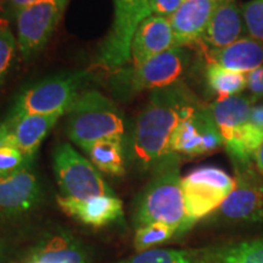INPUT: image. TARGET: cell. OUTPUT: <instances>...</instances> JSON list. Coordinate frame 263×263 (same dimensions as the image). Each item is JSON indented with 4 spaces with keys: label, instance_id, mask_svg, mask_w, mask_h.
Wrapping results in <instances>:
<instances>
[{
    "label": "cell",
    "instance_id": "6da1fadb",
    "mask_svg": "<svg viewBox=\"0 0 263 263\" xmlns=\"http://www.w3.org/2000/svg\"><path fill=\"white\" fill-rule=\"evenodd\" d=\"M185 85L177 83L151 91L127 143V161L139 172H154L170 153V140L180 121L199 107Z\"/></svg>",
    "mask_w": 263,
    "mask_h": 263
},
{
    "label": "cell",
    "instance_id": "7a4b0ae2",
    "mask_svg": "<svg viewBox=\"0 0 263 263\" xmlns=\"http://www.w3.org/2000/svg\"><path fill=\"white\" fill-rule=\"evenodd\" d=\"M179 162V156L171 155L153 172L150 182L134 202L136 228L149 223H163L173 227L176 235L182 236L186 213Z\"/></svg>",
    "mask_w": 263,
    "mask_h": 263
},
{
    "label": "cell",
    "instance_id": "3957f363",
    "mask_svg": "<svg viewBox=\"0 0 263 263\" xmlns=\"http://www.w3.org/2000/svg\"><path fill=\"white\" fill-rule=\"evenodd\" d=\"M66 114L67 136L83 150L106 138L124 140L126 122L122 111L100 91H81Z\"/></svg>",
    "mask_w": 263,
    "mask_h": 263
},
{
    "label": "cell",
    "instance_id": "277c9868",
    "mask_svg": "<svg viewBox=\"0 0 263 263\" xmlns=\"http://www.w3.org/2000/svg\"><path fill=\"white\" fill-rule=\"evenodd\" d=\"M190 65L186 47H174L138 66L114 71L108 88L115 98L128 100L144 90H156L180 83Z\"/></svg>",
    "mask_w": 263,
    "mask_h": 263
},
{
    "label": "cell",
    "instance_id": "5b68a950",
    "mask_svg": "<svg viewBox=\"0 0 263 263\" xmlns=\"http://www.w3.org/2000/svg\"><path fill=\"white\" fill-rule=\"evenodd\" d=\"M252 104L251 98L234 95L219 98L210 105L232 163L254 161L263 144V133L251 122Z\"/></svg>",
    "mask_w": 263,
    "mask_h": 263
},
{
    "label": "cell",
    "instance_id": "8992f818",
    "mask_svg": "<svg viewBox=\"0 0 263 263\" xmlns=\"http://www.w3.org/2000/svg\"><path fill=\"white\" fill-rule=\"evenodd\" d=\"M88 72L78 71L64 73L29 85L16 99L9 115L12 123L27 115H64L67 112L74 99L81 94Z\"/></svg>",
    "mask_w": 263,
    "mask_h": 263
},
{
    "label": "cell",
    "instance_id": "52a82bcc",
    "mask_svg": "<svg viewBox=\"0 0 263 263\" xmlns=\"http://www.w3.org/2000/svg\"><path fill=\"white\" fill-rule=\"evenodd\" d=\"M234 188L209 222L221 226L255 224L263 221V176L254 161L236 162Z\"/></svg>",
    "mask_w": 263,
    "mask_h": 263
},
{
    "label": "cell",
    "instance_id": "ba28073f",
    "mask_svg": "<svg viewBox=\"0 0 263 263\" xmlns=\"http://www.w3.org/2000/svg\"><path fill=\"white\" fill-rule=\"evenodd\" d=\"M234 177L215 166H203L183 177L186 218L182 235L222 205L234 188Z\"/></svg>",
    "mask_w": 263,
    "mask_h": 263
},
{
    "label": "cell",
    "instance_id": "9c48e42d",
    "mask_svg": "<svg viewBox=\"0 0 263 263\" xmlns=\"http://www.w3.org/2000/svg\"><path fill=\"white\" fill-rule=\"evenodd\" d=\"M114 5L112 26L98 52L99 65L110 71L129 65L134 34L141 22L153 15L149 0H114Z\"/></svg>",
    "mask_w": 263,
    "mask_h": 263
},
{
    "label": "cell",
    "instance_id": "30bf717a",
    "mask_svg": "<svg viewBox=\"0 0 263 263\" xmlns=\"http://www.w3.org/2000/svg\"><path fill=\"white\" fill-rule=\"evenodd\" d=\"M52 166L62 196L76 200L115 196V192L105 182L97 167L70 144H60L55 147Z\"/></svg>",
    "mask_w": 263,
    "mask_h": 263
},
{
    "label": "cell",
    "instance_id": "8fae6325",
    "mask_svg": "<svg viewBox=\"0 0 263 263\" xmlns=\"http://www.w3.org/2000/svg\"><path fill=\"white\" fill-rule=\"evenodd\" d=\"M68 0H39L16 16L17 45L22 58L29 59L47 45L64 14Z\"/></svg>",
    "mask_w": 263,
    "mask_h": 263
},
{
    "label": "cell",
    "instance_id": "7c38bea8",
    "mask_svg": "<svg viewBox=\"0 0 263 263\" xmlns=\"http://www.w3.org/2000/svg\"><path fill=\"white\" fill-rule=\"evenodd\" d=\"M222 145L223 139L210 106H199L173 130L170 153L179 157H197L209 155Z\"/></svg>",
    "mask_w": 263,
    "mask_h": 263
},
{
    "label": "cell",
    "instance_id": "4fadbf2b",
    "mask_svg": "<svg viewBox=\"0 0 263 263\" xmlns=\"http://www.w3.org/2000/svg\"><path fill=\"white\" fill-rule=\"evenodd\" d=\"M43 190L37 174L28 163L24 168L0 179V224L16 221L42 201Z\"/></svg>",
    "mask_w": 263,
    "mask_h": 263
},
{
    "label": "cell",
    "instance_id": "5bb4252c",
    "mask_svg": "<svg viewBox=\"0 0 263 263\" xmlns=\"http://www.w3.org/2000/svg\"><path fill=\"white\" fill-rule=\"evenodd\" d=\"M174 47H177L176 37L170 18L151 15L141 22L134 34L129 65L144 64Z\"/></svg>",
    "mask_w": 263,
    "mask_h": 263
},
{
    "label": "cell",
    "instance_id": "9a60e30c",
    "mask_svg": "<svg viewBox=\"0 0 263 263\" xmlns=\"http://www.w3.org/2000/svg\"><path fill=\"white\" fill-rule=\"evenodd\" d=\"M58 203L66 215L85 226L100 228L123 221L122 201L116 195L95 196L87 200L59 196Z\"/></svg>",
    "mask_w": 263,
    "mask_h": 263
},
{
    "label": "cell",
    "instance_id": "2e32d148",
    "mask_svg": "<svg viewBox=\"0 0 263 263\" xmlns=\"http://www.w3.org/2000/svg\"><path fill=\"white\" fill-rule=\"evenodd\" d=\"M223 0H185L170 18L177 47L199 44Z\"/></svg>",
    "mask_w": 263,
    "mask_h": 263
},
{
    "label": "cell",
    "instance_id": "e0dca14e",
    "mask_svg": "<svg viewBox=\"0 0 263 263\" xmlns=\"http://www.w3.org/2000/svg\"><path fill=\"white\" fill-rule=\"evenodd\" d=\"M244 34L246 28L241 6L235 0H223L216 9L199 44H202L207 51L219 50L244 38Z\"/></svg>",
    "mask_w": 263,
    "mask_h": 263
},
{
    "label": "cell",
    "instance_id": "ac0fdd59",
    "mask_svg": "<svg viewBox=\"0 0 263 263\" xmlns=\"http://www.w3.org/2000/svg\"><path fill=\"white\" fill-rule=\"evenodd\" d=\"M207 58L210 64L219 65L229 71L249 73L263 66V44L244 37L219 50L207 51Z\"/></svg>",
    "mask_w": 263,
    "mask_h": 263
},
{
    "label": "cell",
    "instance_id": "d6986e66",
    "mask_svg": "<svg viewBox=\"0 0 263 263\" xmlns=\"http://www.w3.org/2000/svg\"><path fill=\"white\" fill-rule=\"evenodd\" d=\"M62 115H27L14 123L11 139L14 145L28 159L35 153L49 132L59 122Z\"/></svg>",
    "mask_w": 263,
    "mask_h": 263
},
{
    "label": "cell",
    "instance_id": "ffe728a7",
    "mask_svg": "<svg viewBox=\"0 0 263 263\" xmlns=\"http://www.w3.org/2000/svg\"><path fill=\"white\" fill-rule=\"evenodd\" d=\"M83 246L67 233L45 236L33 250L29 263H87Z\"/></svg>",
    "mask_w": 263,
    "mask_h": 263
},
{
    "label": "cell",
    "instance_id": "44dd1931",
    "mask_svg": "<svg viewBox=\"0 0 263 263\" xmlns=\"http://www.w3.org/2000/svg\"><path fill=\"white\" fill-rule=\"evenodd\" d=\"M223 245L199 249L149 250L118 263H215Z\"/></svg>",
    "mask_w": 263,
    "mask_h": 263
},
{
    "label": "cell",
    "instance_id": "7402d4cb",
    "mask_svg": "<svg viewBox=\"0 0 263 263\" xmlns=\"http://www.w3.org/2000/svg\"><path fill=\"white\" fill-rule=\"evenodd\" d=\"M123 139L106 138L95 141L84 151L89 156L90 162L100 172L108 176L121 177L126 172L127 155Z\"/></svg>",
    "mask_w": 263,
    "mask_h": 263
},
{
    "label": "cell",
    "instance_id": "603a6c76",
    "mask_svg": "<svg viewBox=\"0 0 263 263\" xmlns=\"http://www.w3.org/2000/svg\"><path fill=\"white\" fill-rule=\"evenodd\" d=\"M206 82L209 89L218 99L239 95L248 84L246 73L229 71L216 64H209L206 70Z\"/></svg>",
    "mask_w": 263,
    "mask_h": 263
},
{
    "label": "cell",
    "instance_id": "cb8c5ba5",
    "mask_svg": "<svg viewBox=\"0 0 263 263\" xmlns=\"http://www.w3.org/2000/svg\"><path fill=\"white\" fill-rule=\"evenodd\" d=\"M215 263H263V239L223 245Z\"/></svg>",
    "mask_w": 263,
    "mask_h": 263
},
{
    "label": "cell",
    "instance_id": "d4e9b609",
    "mask_svg": "<svg viewBox=\"0 0 263 263\" xmlns=\"http://www.w3.org/2000/svg\"><path fill=\"white\" fill-rule=\"evenodd\" d=\"M177 230L163 223H149L137 228L134 236V249L137 252L149 251L157 245L170 241L176 236Z\"/></svg>",
    "mask_w": 263,
    "mask_h": 263
},
{
    "label": "cell",
    "instance_id": "484cf974",
    "mask_svg": "<svg viewBox=\"0 0 263 263\" xmlns=\"http://www.w3.org/2000/svg\"><path fill=\"white\" fill-rule=\"evenodd\" d=\"M18 48L17 39L8 26H0V87L11 70Z\"/></svg>",
    "mask_w": 263,
    "mask_h": 263
},
{
    "label": "cell",
    "instance_id": "4316f807",
    "mask_svg": "<svg viewBox=\"0 0 263 263\" xmlns=\"http://www.w3.org/2000/svg\"><path fill=\"white\" fill-rule=\"evenodd\" d=\"M246 34L263 44V0H251L241 6Z\"/></svg>",
    "mask_w": 263,
    "mask_h": 263
},
{
    "label": "cell",
    "instance_id": "83f0119b",
    "mask_svg": "<svg viewBox=\"0 0 263 263\" xmlns=\"http://www.w3.org/2000/svg\"><path fill=\"white\" fill-rule=\"evenodd\" d=\"M32 162L33 159L26 157L17 147L10 143L8 138L5 145L0 147V179L11 176Z\"/></svg>",
    "mask_w": 263,
    "mask_h": 263
},
{
    "label": "cell",
    "instance_id": "f1b7e54d",
    "mask_svg": "<svg viewBox=\"0 0 263 263\" xmlns=\"http://www.w3.org/2000/svg\"><path fill=\"white\" fill-rule=\"evenodd\" d=\"M185 0H149L153 15L171 18Z\"/></svg>",
    "mask_w": 263,
    "mask_h": 263
},
{
    "label": "cell",
    "instance_id": "f546056e",
    "mask_svg": "<svg viewBox=\"0 0 263 263\" xmlns=\"http://www.w3.org/2000/svg\"><path fill=\"white\" fill-rule=\"evenodd\" d=\"M246 88L250 91L252 101L256 103L259 99H263V66L246 73Z\"/></svg>",
    "mask_w": 263,
    "mask_h": 263
},
{
    "label": "cell",
    "instance_id": "4dcf8cb0",
    "mask_svg": "<svg viewBox=\"0 0 263 263\" xmlns=\"http://www.w3.org/2000/svg\"><path fill=\"white\" fill-rule=\"evenodd\" d=\"M39 0H3V11L6 17L16 18L20 11L28 8Z\"/></svg>",
    "mask_w": 263,
    "mask_h": 263
},
{
    "label": "cell",
    "instance_id": "1f68e13d",
    "mask_svg": "<svg viewBox=\"0 0 263 263\" xmlns=\"http://www.w3.org/2000/svg\"><path fill=\"white\" fill-rule=\"evenodd\" d=\"M12 128H14V123L9 118H6V121L0 123V147L6 144V140H8L9 136L11 134Z\"/></svg>",
    "mask_w": 263,
    "mask_h": 263
},
{
    "label": "cell",
    "instance_id": "d6a6232c",
    "mask_svg": "<svg viewBox=\"0 0 263 263\" xmlns=\"http://www.w3.org/2000/svg\"><path fill=\"white\" fill-rule=\"evenodd\" d=\"M251 122L263 133V105H257V106L252 107Z\"/></svg>",
    "mask_w": 263,
    "mask_h": 263
},
{
    "label": "cell",
    "instance_id": "836d02e7",
    "mask_svg": "<svg viewBox=\"0 0 263 263\" xmlns=\"http://www.w3.org/2000/svg\"><path fill=\"white\" fill-rule=\"evenodd\" d=\"M254 162L257 167V170L261 172V174L263 176V144L259 146V149L256 151L255 157H254Z\"/></svg>",
    "mask_w": 263,
    "mask_h": 263
},
{
    "label": "cell",
    "instance_id": "e575fe53",
    "mask_svg": "<svg viewBox=\"0 0 263 263\" xmlns=\"http://www.w3.org/2000/svg\"><path fill=\"white\" fill-rule=\"evenodd\" d=\"M6 261V251L5 246L0 242V263H5Z\"/></svg>",
    "mask_w": 263,
    "mask_h": 263
},
{
    "label": "cell",
    "instance_id": "d590c367",
    "mask_svg": "<svg viewBox=\"0 0 263 263\" xmlns=\"http://www.w3.org/2000/svg\"><path fill=\"white\" fill-rule=\"evenodd\" d=\"M0 11H3V0H0Z\"/></svg>",
    "mask_w": 263,
    "mask_h": 263
}]
</instances>
